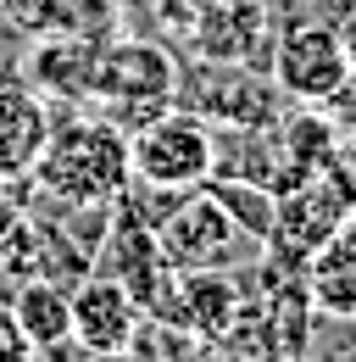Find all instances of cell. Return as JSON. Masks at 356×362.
Wrapping results in <instances>:
<instances>
[{"label":"cell","mask_w":356,"mask_h":362,"mask_svg":"<svg viewBox=\"0 0 356 362\" xmlns=\"http://www.w3.org/2000/svg\"><path fill=\"white\" fill-rule=\"evenodd\" d=\"M28 357H34V346H28L23 323L11 313V301H0V362H28Z\"/></svg>","instance_id":"2e32d148"},{"label":"cell","mask_w":356,"mask_h":362,"mask_svg":"<svg viewBox=\"0 0 356 362\" xmlns=\"http://www.w3.org/2000/svg\"><path fill=\"white\" fill-rule=\"evenodd\" d=\"M67 296H73V340H78V351L84 357H129V340L139 329V317H145L129 290L117 279H106V273H84Z\"/></svg>","instance_id":"ba28073f"},{"label":"cell","mask_w":356,"mask_h":362,"mask_svg":"<svg viewBox=\"0 0 356 362\" xmlns=\"http://www.w3.org/2000/svg\"><path fill=\"white\" fill-rule=\"evenodd\" d=\"M6 23L28 40L44 34H112L117 28V0H0Z\"/></svg>","instance_id":"4fadbf2b"},{"label":"cell","mask_w":356,"mask_h":362,"mask_svg":"<svg viewBox=\"0 0 356 362\" xmlns=\"http://www.w3.org/2000/svg\"><path fill=\"white\" fill-rule=\"evenodd\" d=\"M290 6H301V0H273V11H290Z\"/></svg>","instance_id":"d6986e66"},{"label":"cell","mask_w":356,"mask_h":362,"mask_svg":"<svg viewBox=\"0 0 356 362\" xmlns=\"http://www.w3.org/2000/svg\"><path fill=\"white\" fill-rule=\"evenodd\" d=\"M206 189L222 201V212L234 218V223L245 228L256 245H267V234H273V206H278V195L256 179H228V173H206Z\"/></svg>","instance_id":"9a60e30c"},{"label":"cell","mask_w":356,"mask_h":362,"mask_svg":"<svg viewBox=\"0 0 356 362\" xmlns=\"http://www.w3.org/2000/svg\"><path fill=\"white\" fill-rule=\"evenodd\" d=\"M340 45H345V62H351V73H356V11L340 23Z\"/></svg>","instance_id":"ac0fdd59"},{"label":"cell","mask_w":356,"mask_h":362,"mask_svg":"<svg viewBox=\"0 0 356 362\" xmlns=\"http://www.w3.org/2000/svg\"><path fill=\"white\" fill-rule=\"evenodd\" d=\"M351 11H356V0H317V17H323V23H334V28H340Z\"/></svg>","instance_id":"e0dca14e"},{"label":"cell","mask_w":356,"mask_h":362,"mask_svg":"<svg viewBox=\"0 0 356 362\" xmlns=\"http://www.w3.org/2000/svg\"><path fill=\"white\" fill-rule=\"evenodd\" d=\"M129 168L134 179L162 184V189H195L212 173V123L201 112L167 106L162 117L139 123L129 134Z\"/></svg>","instance_id":"8992f818"},{"label":"cell","mask_w":356,"mask_h":362,"mask_svg":"<svg viewBox=\"0 0 356 362\" xmlns=\"http://www.w3.org/2000/svg\"><path fill=\"white\" fill-rule=\"evenodd\" d=\"M134 179L129 168V134L100 117V112H50V134H44L40 156L28 168V184L40 189V201H61V206H112Z\"/></svg>","instance_id":"6da1fadb"},{"label":"cell","mask_w":356,"mask_h":362,"mask_svg":"<svg viewBox=\"0 0 356 362\" xmlns=\"http://www.w3.org/2000/svg\"><path fill=\"white\" fill-rule=\"evenodd\" d=\"M100 40H106V34H44V40H34L28 62H23V78H28L40 95L78 100V106H84L89 90H95Z\"/></svg>","instance_id":"30bf717a"},{"label":"cell","mask_w":356,"mask_h":362,"mask_svg":"<svg viewBox=\"0 0 356 362\" xmlns=\"http://www.w3.org/2000/svg\"><path fill=\"white\" fill-rule=\"evenodd\" d=\"M267 73H273V84H278V95L290 106H328L334 95L345 90V78H351L340 28L323 23V17L278 28L273 56H267Z\"/></svg>","instance_id":"52a82bcc"},{"label":"cell","mask_w":356,"mask_h":362,"mask_svg":"<svg viewBox=\"0 0 356 362\" xmlns=\"http://www.w3.org/2000/svg\"><path fill=\"white\" fill-rule=\"evenodd\" d=\"M50 134V106L28 78L0 84V184L23 179Z\"/></svg>","instance_id":"8fae6325"},{"label":"cell","mask_w":356,"mask_h":362,"mask_svg":"<svg viewBox=\"0 0 356 362\" xmlns=\"http://www.w3.org/2000/svg\"><path fill=\"white\" fill-rule=\"evenodd\" d=\"M189 40L206 62H251V50L273 56V40H278L273 6H262V0H206Z\"/></svg>","instance_id":"9c48e42d"},{"label":"cell","mask_w":356,"mask_h":362,"mask_svg":"<svg viewBox=\"0 0 356 362\" xmlns=\"http://www.w3.org/2000/svg\"><path fill=\"white\" fill-rule=\"evenodd\" d=\"M89 100L100 106V117H112L123 134H134L139 123L162 117L178 100V62L156 40H112L106 34Z\"/></svg>","instance_id":"7a4b0ae2"},{"label":"cell","mask_w":356,"mask_h":362,"mask_svg":"<svg viewBox=\"0 0 356 362\" xmlns=\"http://www.w3.org/2000/svg\"><path fill=\"white\" fill-rule=\"evenodd\" d=\"M178 95L189 112H201L206 123H228V129H273L278 112L290 106L267 67L251 62H206L178 73Z\"/></svg>","instance_id":"5b68a950"},{"label":"cell","mask_w":356,"mask_h":362,"mask_svg":"<svg viewBox=\"0 0 356 362\" xmlns=\"http://www.w3.org/2000/svg\"><path fill=\"white\" fill-rule=\"evenodd\" d=\"M356 212V168H345L340 156L328 168H317L307 179H295L290 189H278V206H273V234H267V251H278L284 262H307L312 251H323L340 223Z\"/></svg>","instance_id":"3957f363"},{"label":"cell","mask_w":356,"mask_h":362,"mask_svg":"<svg viewBox=\"0 0 356 362\" xmlns=\"http://www.w3.org/2000/svg\"><path fill=\"white\" fill-rule=\"evenodd\" d=\"M301 279H307L317 317H328V323H351L356 317V245L345 234H334L323 251H312L301 262Z\"/></svg>","instance_id":"5bb4252c"},{"label":"cell","mask_w":356,"mask_h":362,"mask_svg":"<svg viewBox=\"0 0 356 362\" xmlns=\"http://www.w3.org/2000/svg\"><path fill=\"white\" fill-rule=\"evenodd\" d=\"M156 245L167 257V268H245L256 262V240L222 212V201L195 184L178 195V206L156 223Z\"/></svg>","instance_id":"277c9868"},{"label":"cell","mask_w":356,"mask_h":362,"mask_svg":"<svg viewBox=\"0 0 356 362\" xmlns=\"http://www.w3.org/2000/svg\"><path fill=\"white\" fill-rule=\"evenodd\" d=\"M11 313H17V323H23L34 357H67V351H78V340H73V296H67V284L28 273V279L17 284V296H11Z\"/></svg>","instance_id":"7c38bea8"}]
</instances>
